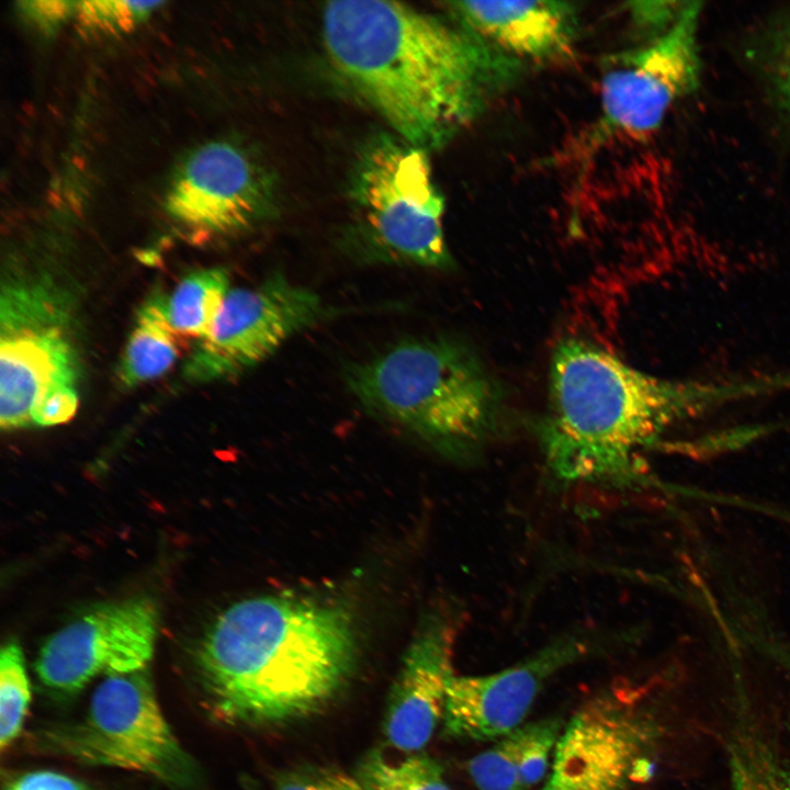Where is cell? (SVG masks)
Returning a JSON list of instances; mask_svg holds the SVG:
<instances>
[{
	"label": "cell",
	"instance_id": "obj_1",
	"mask_svg": "<svg viewBox=\"0 0 790 790\" xmlns=\"http://www.w3.org/2000/svg\"><path fill=\"white\" fill-rule=\"evenodd\" d=\"M323 37L340 77L394 135L427 151L474 123L527 70L451 18L397 1L329 2Z\"/></svg>",
	"mask_w": 790,
	"mask_h": 790
},
{
	"label": "cell",
	"instance_id": "obj_2",
	"mask_svg": "<svg viewBox=\"0 0 790 790\" xmlns=\"http://www.w3.org/2000/svg\"><path fill=\"white\" fill-rule=\"evenodd\" d=\"M356 651L353 624L342 608L261 596L222 612L196 661L221 719L271 725L324 709L348 680Z\"/></svg>",
	"mask_w": 790,
	"mask_h": 790
},
{
	"label": "cell",
	"instance_id": "obj_3",
	"mask_svg": "<svg viewBox=\"0 0 790 790\" xmlns=\"http://www.w3.org/2000/svg\"><path fill=\"white\" fill-rule=\"evenodd\" d=\"M676 395L594 345L564 340L553 352L539 430L550 471L569 483L631 485L636 450L668 421Z\"/></svg>",
	"mask_w": 790,
	"mask_h": 790
},
{
	"label": "cell",
	"instance_id": "obj_4",
	"mask_svg": "<svg viewBox=\"0 0 790 790\" xmlns=\"http://www.w3.org/2000/svg\"><path fill=\"white\" fill-rule=\"evenodd\" d=\"M346 377L368 413L445 451L473 450L499 422L498 387L474 352L454 340L403 341Z\"/></svg>",
	"mask_w": 790,
	"mask_h": 790
},
{
	"label": "cell",
	"instance_id": "obj_5",
	"mask_svg": "<svg viewBox=\"0 0 790 790\" xmlns=\"http://www.w3.org/2000/svg\"><path fill=\"white\" fill-rule=\"evenodd\" d=\"M353 223L350 251L359 260L444 269L452 264L428 151L394 134L360 150L349 183Z\"/></svg>",
	"mask_w": 790,
	"mask_h": 790
},
{
	"label": "cell",
	"instance_id": "obj_6",
	"mask_svg": "<svg viewBox=\"0 0 790 790\" xmlns=\"http://www.w3.org/2000/svg\"><path fill=\"white\" fill-rule=\"evenodd\" d=\"M74 317L66 293L45 275L8 280L0 303V425H32L48 391L76 387L79 374Z\"/></svg>",
	"mask_w": 790,
	"mask_h": 790
},
{
	"label": "cell",
	"instance_id": "obj_7",
	"mask_svg": "<svg viewBox=\"0 0 790 790\" xmlns=\"http://www.w3.org/2000/svg\"><path fill=\"white\" fill-rule=\"evenodd\" d=\"M80 761L185 783L192 764L168 725L145 669L103 679L82 723L61 737Z\"/></svg>",
	"mask_w": 790,
	"mask_h": 790
},
{
	"label": "cell",
	"instance_id": "obj_8",
	"mask_svg": "<svg viewBox=\"0 0 790 790\" xmlns=\"http://www.w3.org/2000/svg\"><path fill=\"white\" fill-rule=\"evenodd\" d=\"M702 3L686 1L674 25L641 47L608 57L600 82V126L642 137L701 79L698 26Z\"/></svg>",
	"mask_w": 790,
	"mask_h": 790
},
{
	"label": "cell",
	"instance_id": "obj_9",
	"mask_svg": "<svg viewBox=\"0 0 790 790\" xmlns=\"http://www.w3.org/2000/svg\"><path fill=\"white\" fill-rule=\"evenodd\" d=\"M324 313L315 292L279 272L257 286L232 289L206 337L195 342L183 376L193 383L235 376L269 358Z\"/></svg>",
	"mask_w": 790,
	"mask_h": 790
},
{
	"label": "cell",
	"instance_id": "obj_10",
	"mask_svg": "<svg viewBox=\"0 0 790 790\" xmlns=\"http://www.w3.org/2000/svg\"><path fill=\"white\" fill-rule=\"evenodd\" d=\"M654 720L614 695L597 698L563 727L542 790H627L648 772Z\"/></svg>",
	"mask_w": 790,
	"mask_h": 790
},
{
	"label": "cell",
	"instance_id": "obj_11",
	"mask_svg": "<svg viewBox=\"0 0 790 790\" xmlns=\"http://www.w3.org/2000/svg\"><path fill=\"white\" fill-rule=\"evenodd\" d=\"M278 203L271 173L241 147L212 142L179 168L167 211L183 225L210 234H235L270 218Z\"/></svg>",
	"mask_w": 790,
	"mask_h": 790
},
{
	"label": "cell",
	"instance_id": "obj_12",
	"mask_svg": "<svg viewBox=\"0 0 790 790\" xmlns=\"http://www.w3.org/2000/svg\"><path fill=\"white\" fill-rule=\"evenodd\" d=\"M157 631L158 612L149 599L98 608L46 641L36 659L37 676L46 687L72 693L100 675L143 670L153 657Z\"/></svg>",
	"mask_w": 790,
	"mask_h": 790
},
{
	"label": "cell",
	"instance_id": "obj_13",
	"mask_svg": "<svg viewBox=\"0 0 790 790\" xmlns=\"http://www.w3.org/2000/svg\"><path fill=\"white\" fill-rule=\"evenodd\" d=\"M598 641L588 633L566 634L532 656L488 675L454 676L443 727L448 735L488 741L522 725L544 685L563 668L588 656Z\"/></svg>",
	"mask_w": 790,
	"mask_h": 790
},
{
	"label": "cell",
	"instance_id": "obj_14",
	"mask_svg": "<svg viewBox=\"0 0 790 790\" xmlns=\"http://www.w3.org/2000/svg\"><path fill=\"white\" fill-rule=\"evenodd\" d=\"M450 18L500 53L524 65L574 57L579 12L568 1H452Z\"/></svg>",
	"mask_w": 790,
	"mask_h": 790
},
{
	"label": "cell",
	"instance_id": "obj_15",
	"mask_svg": "<svg viewBox=\"0 0 790 790\" xmlns=\"http://www.w3.org/2000/svg\"><path fill=\"white\" fill-rule=\"evenodd\" d=\"M454 630L441 619L430 623L408 650L388 699L385 734L395 748L415 753L443 721L452 665Z\"/></svg>",
	"mask_w": 790,
	"mask_h": 790
},
{
	"label": "cell",
	"instance_id": "obj_16",
	"mask_svg": "<svg viewBox=\"0 0 790 790\" xmlns=\"http://www.w3.org/2000/svg\"><path fill=\"white\" fill-rule=\"evenodd\" d=\"M185 343L168 324L158 294L140 307L117 366V377L133 387L165 374Z\"/></svg>",
	"mask_w": 790,
	"mask_h": 790
},
{
	"label": "cell",
	"instance_id": "obj_17",
	"mask_svg": "<svg viewBox=\"0 0 790 790\" xmlns=\"http://www.w3.org/2000/svg\"><path fill=\"white\" fill-rule=\"evenodd\" d=\"M228 292V272L215 267L188 273L171 293L158 297L172 330L185 342H198L208 334Z\"/></svg>",
	"mask_w": 790,
	"mask_h": 790
},
{
	"label": "cell",
	"instance_id": "obj_18",
	"mask_svg": "<svg viewBox=\"0 0 790 790\" xmlns=\"http://www.w3.org/2000/svg\"><path fill=\"white\" fill-rule=\"evenodd\" d=\"M357 778L368 790H452L439 763L425 754L392 761L371 753L361 761Z\"/></svg>",
	"mask_w": 790,
	"mask_h": 790
},
{
	"label": "cell",
	"instance_id": "obj_19",
	"mask_svg": "<svg viewBox=\"0 0 790 790\" xmlns=\"http://www.w3.org/2000/svg\"><path fill=\"white\" fill-rule=\"evenodd\" d=\"M31 701V685L24 655L16 642H8L0 654V745H10L20 733Z\"/></svg>",
	"mask_w": 790,
	"mask_h": 790
},
{
	"label": "cell",
	"instance_id": "obj_20",
	"mask_svg": "<svg viewBox=\"0 0 790 790\" xmlns=\"http://www.w3.org/2000/svg\"><path fill=\"white\" fill-rule=\"evenodd\" d=\"M524 737L526 727L522 724L470 759L469 775L477 790H518Z\"/></svg>",
	"mask_w": 790,
	"mask_h": 790
},
{
	"label": "cell",
	"instance_id": "obj_21",
	"mask_svg": "<svg viewBox=\"0 0 790 790\" xmlns=\"http://www.w3.org/2000/svg\"><path fill=\"white\" fill-rule=\"evenodd\" d=\"M732 790H790V777L763 746L736 747L731 760Z\"/></svg>",
	"mask_w": 790,
	"mask_h": 790
},
{
	"label": "cell",
	"instance_id": "obj_22",
	"mask_svg": "<svg viewBox=\"0 0 790 790\" xmlns=\"http://www.w3.org/2000/svg\"><path fill=\"white\" fill-rule=\"evenodd\" d=\"M524 727L518 790H531L542 780L564 726L562 720L552 718L524 724Z\"/></svg>",
	"mask_w": 790,
	"mask_h": 790
},
{
	"label": "cell",
	"instance_id": "obj_23",
	"mask_svg": "<svg viewBox=\"0 0 790 790\" xmlns=\"http://www.w3.org/2000/svg\"><path fill=\"white\" fill-rule=\"evenodd\" d=\"M760 64L774 94L790 112V15L779 19L768 30Z\"/></svg>",
	"mask_w": 790,
	"mask_h": 790
},
{
	"label": "cell",
	"instance_id": "obj_24",
	"mask_svg": "<svg viewBox=\"0 0 790 790\" xmlns=\"http://www.w3.org/2000/svg\"><path fill=\"white\" fill-rule=\"evenodd\" d=\"M162 2L159 1H82L77 13L82 24L104 32L129 30L144 21Z\"/></svg>",
	"mask_w": 790,
	"mask_h": 790
},
{
	"label": "cell",
	"instance_id": "obj_25",
	"mask_svg": "<svg viewBox=\"0 0 790 790\" xmlns=\"http://www.w3.org/2000/svg\"><path fill=\"white\" fill-rule=\"evenodd\" d=\"M276 790H368L358 779L346 772L316 768L290 775Z\"/></svg>",
	"mask_w": 790,
	"mask_h": 790
},
{
	"label": "cell",
	"instance_id": "obj_26",
	"mask_svg": "<svg viewBox=\"0 0 790 790\" xmlns=\"http://www.w3.org/2000/svg\"><path fill=\"white\" fill-rule=\"evenodd\" d=\"M78 393L76 387H56L45 393L34 405L32 425L55 426L70 420L77 411Z\"/></svg>",
	"mask_w": 790,
	"mask_h": 790
},
{
	"label": "cell",
	"instance_id": "obj_27",
	"mask_svg": "<svg viewBox=\"0 0 790 790\" xmlns=\"http://www.w3.org/2000/svg\"><path fill=\"white\" fill-rule=\"evenodd\" d=\"M685 4L686 1H640L629 3V11L635 25L656 38L674 25Z\"/></svg>",
	"mask_w": 790,
	"mask_h": 790
},
{
	"label": "cell",
	"instance_id": "obj_28",
	"mask_svg": "<svg viewBox=\"0 0 790 790\" xmlns=\"http://www.w3.org/2000/svg\"><path fill=\"white\" fill-rule=\"evenodd\" d=\"M20 11L33 24L50 32L59 26L71 13L77 12L78 2L71 1H22Z\"/></svg>",
	"mask_w": 790,
	"mask_h": 790
},
{
	"label": "cell",
	"instance_id": "obj_29",
	"mask_svg": "<svg viewBox=\"0 0 790 790\" xmlns=\"http://www.w3.org/2000/svg\"><path fill=\"white\" fill-rule=\"evenodd\" d=\"M9 790H84L76 780L55 771H34L19 778Z\"/></svg>",
	"mask_w": 790,
	"mask_h": 790
}]
</instances>
